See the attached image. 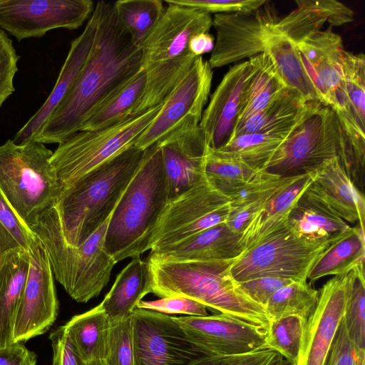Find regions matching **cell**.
<instances>
[{
  "instance_id": "1",
  "label": "cell",
  "mask_w": 365,
  "mask_h": 365,
  "mask_svg": "<svg viewBox=\"0 0 365 365\" xmlns=\"http://www.w3.org/2000/svg\"><path fill=\"white\" fill-rule=\"evenodd\" d=\"M96 38L78 78L30 140L61 143L142 69V51L119 21L113 2L100 1Z\"/></svg>"
},
{
  "instance_id": "2",
  "label": "cell",
  "mask_w": 365,
  "mask_h": 365,
  "mask_svg": "<svg viewBox=\"0 0 365 365\" xmlns=\"http://www.w3.org/2000/svg\"><path fill=\"white\" fill-rule=\"evenodd\" d=\"M169 200L161 150L156 143L145 150L137 172L110 215L104 246L116 262L151 249Z\"/></svg>"
},
{
  "instance_id": "3",
  "label": "cell",
  "mask_w": 365,
  "mask_h": 365,
  "mask_svg": "<svg viewBox=\"0 0 365 365\" xmlns=\"http://www.w3.org/2000/svg\"><path fill=\"white\" fill-rule=\"evenodd\" d=\"M165 2L168 7L140 47L145 87L130 115L163 103L198 57L190 50L191 38L212 26L207 12Z\"/></svg>"
},
{
  "instance_id": "4",
  "label": "cell",
  "mask_w": 365,
  "mask_h": 365,
  "mask_svg": "<svg viewBox=\"0 0 365 365\" xmlns=\"http://www.w3.org/2000/svg\"><path fill=\"white\" fill-rule=\"evenodd\" d=\"M232 260L173 262L148 257L151 293L160 298L187 297L220 314L267 329L270 319L264 307L245 294L229 273Z\"/></svg>"
},
{
  "instance_id": "5",
  "label": "cell",
  "mask_w": 365,
  "mask_h": 365,
  "mask_svg": "<svg viewBox=\"0 0 365 365\" xmlns=\"http://www.w3.org/2000/svg\"><path fill=\"white\" fill-rule=\"evenodd\" d=\"M145 150L134 145L96 167L53 206L66 242L78 247L111 215L137 172Z\"/></svg>"
},
{
  "instance_id": "6",
  "label": "cell",
  "mask_w": 365,
  "mask_h": 365,
  "mask_svg": "<svg viewBox=\"0 0 365 365\" xmlns=\"http://www.w3.org/2000/svg\"><path fill=\"white\" fill-rule=\"evenodd\" d=\"M110 217L78 247L64 240L53 206L30 228L47 252L53 276L77 302L86 303L98 297L117 263L104 246Z\"/></svg>"
},
{
  "instance_id": "7",
  "label": "cell",
  "mask_w": 365,
  "mask_h": 365,
  "mask_svg": "<svg viewBox=\"0 0 365 365\" xmlns=\"http://www.w3.org/2000/svg\"><path fill=\"white\" fill-rule=\"evenodd\" d=\"M53 153L43 143L35 140L16 144L9 139L0 145V190L29 228L61 195V185L50 163Z\"/></svg>"
},
{
  "instance_id": "8",
  "label": "cell",
  "mask_w": 365,
  "mask_h": 365,
  "mask_svg": "<svg viewBox=\"0 0 365 365\" xmlns=\"http://www.w3.org/2000/svg\"><path fill=\"white\" fill-rule=\"evenodd\" d=\"M162 105L102 129L79 130L59 143L50 163L61 195L92 170L134 145Z\"/></svg>"
},
{
  "instance_id": "9",
  "label": "cell",
  "mask_w": 365,
  "mask_h": 365,
  "mask_svg": "<svg viewBox=\"0 0 365 365\" xmlns=\"http://www.w3.org/2000/svg\"><path fill=\"white\" fill-rule=\"evenodd\" d=\"M351 229L334 238L314 241L300 236L288 223L233 259L229 273L237 282L263 277L307 280L319 257Z\"/></svg>"
},
{
  "instance_id": "10",
  "label": "cell",
  "mask_w": 365,
  "mask_h": 365,
  "mask_svg": "<svg viewBox=\"0 0 365 365\" xmlns=\"http://www.w3.org/2000/svg\"><path fill=\"white\" fill-rule=\"evenodd\" d=\"M341 139L333 108L319 101L310 102L264 170L282 177L311 173L324 162L339 157Z\"/></svg>"
},
{
  "instance_id": "11",
  "label": "cell",
  "mask_w": 365,
  "mask_h": 365,
  "mask_svg": "<svg viewBox=\"0 0 365 365\" xmlns=\"http://www.w3.org/2000/svg\"><path fill=\"white\" fill-rule=\"evenodd\" d=\"M230 210L227 196L203 175L188 190L169 200L154 234L151 252L225 223Z\"/></svg>"
},
{
  "instance_id": "12",
  "label": "cell",
  "mask_w": 365,
  "mask_h": 365,
  "mask_svg": "<svg viewBox=\"0 0 365 365\" xmlns=\"http://www.w3.org/2000/svg\"><path fill=\"white\" fill-rule=\"evenodd\" d=\"M93 10L91 0H0V28L21 41L56 29H76Z\"/></svg>"
},
{
  "instance_id": "13",
  "label": "cell",
  "mask_w": 365,
  "mask_h": 365,
  "mask_svg": "<svg viewBox=\"0 0 365 365\" xmlns=\"http://www.w3.org/2000/svg\"><path fill=\"white\" fill-rule=\"evenodd\" d=\"M131 317L134 365H188L205 355L172 316L136 307Z\"/></svg>"
},
{
  "instance_id": "14",
  "label": "cell",
  "mask_w": 365,
  "mask_h": 365,
  "mask_svg": "<svg viewBox=\"0 0 365 365\" xmlns=\"http://www.w3.org/2000/svg\"><path fill=\"white\" fill-rule=\"evenodd\" d=\"M29 255L27 278L14 317V343H23L48 331L58 312L54 276L40 240Z\"/></svg>"
},
{
  "instance_id": "15",
  "label": "cell",
  "mask_w": 365,
  "mask_h": 365,
  "mask_svg": "<svg viewBox=\"0 0 365 365\" xmlns=\"http://www.w3.org/2000/svg\"><path fill=\"white\" fill-rule=\"evenodd\" d=\"M212 69L198 56L185 76L164 101L153 120L134 143L145 150L159 142L188 119L200 121L210 96Z\"/></svg>"
},
{
  "instance_id": "16",
  "label": "cell",
  "mask_w": 365,
  "mask_h": 365,
  "mask_svg": "<svg viewBox=\"0 0 365 365\" xmlns=\"http://www.w3.org/2000/svg\"><path fill=\"white\" fill-rule=\"evenodd\" d=\"M205 355H230L269 347L267 329L223 314L173 317Z\"/></svg>"
},
{
  "instance_id": "17",
  "label": "cell",
  "mask_w": 365,
  "mask_h": 365,
  "mask_svg": "<svg viewBox=\"0 0 365 365\" xmlns=\"http://www.w3.org/2000/svg\"><path fill=\"white\" fill-rule=\"evenodd\" d=\"M357 271L334 276L319 290L317 307L307 320L295 365H323L344 317Z\"/></svg>"
},
{
  "instance_id": "18",
  "label": "cell",
  "mask_w": 365,
  "mask_h": 365,
  "mask_svg": "<svg viewBox=\"0 0 365 365\" xmlns=\"http://www.w3.org/2000/svg\"><path fill=\"white\" fill-rule=\"evenodd\" d=\"M277 20L269 9L215 14L216 40L208 61L212 69L263 53L266 37Z\"/></svg>"
},
{
  "instance_id": "19",
  "label": "cell",
  "mask_w": 365,
  "mask_h": 365,
  "mask_svg": "<svg viewBox=\"0 0 365 365\" xmlns=\"http://www.w3.org/2000/svg\"><path fill=\"white\" fill-rule=\"evenodd\" d=\"M296 45L319 101L331 108L345 103L342 86L345 50L341 36L329 26Z\"/></svg>"
},
{
  "instance_id": "20",
  "label": "cell",
  "mask_w": 365,
  "mask_h": 365,
  "mask_svg": "<svg viewBox=\"0 0 365 365\" xmlns=\"http://www.w3.org/2000/svg\"><path fill=\"white\" fill-rule=\"evenodd\" d=\"M252 71L250 60L230 67L211 95L199 123L208 147L218 149L232 139L244 88Z\"/></svg>"
},
{
  "instance_id": "21",
  "label": "cell",
  "mask_w": 365,
  "mask_h": 365,
  "mask_svg": "<svg viewBox=\"0 0 365 365\" xmlns=\"http://www.w3.org/2000/svg\"><path fill=\"white\" fill-rule=\"evenodd\" d=\"M312 182L307 187L344 221L364 229V196L354 185L339 157L330 159L309 173Z\"/></svg>"
},
{
  "instance_id": "22",
  "label": "cell",
  "mask_w": 365,
  "mask_h": 365,
  "mask_svg": "<svg viewBox=\"0 0 365 365\" xmlns=\"http://www.w3.org/2000/svg\"><path fill=\"white\" fill-rule=\"evenodd\" d=\"M97 24L98 12L94 7L83 32L71 42L68 53L51 93L38 111L16 133L12 140L16 144H23L30 140L71 89L92 49Z\"/></svg>"
},
{
  "instance_id": "23",
  "label": "cell",
  "mask_w": 365,
  "mask_h": 365,
  "mask_svg": "<svg viewBox=\"0 0 365 365\" xmlns=\"http://www.w3.org/2000/svg\"><path fill=\"white\" fill-rule=\"evenodd\" d=\"M311 182L310 174L306 173L291 176L278 188L242 233L240 255L288 224L292 209Z\"/></svg>"
},
{
  "instance_id": "24",
  "label": "cell",
  "mask_w": 365,
  "mask_h": 365,
  "mask_svg": "<svg viewBox=\"0 0 365 365\" xmlns=\"http://www.w3.org/2000/svg\"><path fill=\"white\" fill-rule=\"evenodd\" d=\"M241 235L224 223L204 230L179 243L150 252L148 257L160 261H227L240 255Z\"/></svg>"
},
{
  "instance_id": "25",
  "label": "cell",
  "mask_w": 365,
  "mask_h": 365,
  "mask_svg": "<svg viewBox=\"0 0 365 365\" xmlns=\"http://www.w3.org/2000/svg\"><path fill=\"white\" fill-rule=\"evenodd\" d=\"M297 7L273 25L275 31L297 44L322 31L326 23L338 26L354 21V11L335 0H297Z\"/></svg>"
},
{
  "instance_id": "26",
  "label": "cell",
  "mask_w": 365,
  "mask_h": 365,
  "mask_svg": "<svg viewBox=\"0 0 365 365\" xmlns=\"http://www.w3.org/2000/svg\"><path fill=\"white\" fill-rule=\"evenodd\" d=\"M309 103L298 93L285 88L265 108L237 124L232 139L240 135L256 133L287 138Z\"/></svg>"
},
{
  "instance_id": "27",
  "label": "cell",
  "mask_w": 365,
  "mask_h": 365,
  "mask_svg": "<svg viewBox=\"0 0 365 365\" xmlns=\"http://www.w3.org/2000/svg\"><path fill=\"white\" fill-rule=\"evenodd\" d=\"M29 268V255L21 248L0 255V347L14 343V317Z\"/></svg>"
},
{
  "instance_id": "28",
  "label": "cell",
  "mask_w": 365,
  "mask_h": 365,
  "mask_svg": "<svg viewBox=\"0 0 365 365\" xmlns=\"http://www.w3.org/2000/svg\"><path fill=\"white\" fill-rule=\"evenodd\" d=\"M151 285L148 262L140 256L133 257L118 274L100 304L112 322L125 319L131 315L138 303L151 293Z\"/></svg>"
},
{
  "instance_id": "29",
  "label": "cell",
  "mask_w": 365,
  "mask_h": 365,
  "mask_svg": "<svg viewBox=\"0 0 365 365\" xmlns=\"http://www.w3.org/2000/svg\"><path fill=\"white\" fill-rule=\"evenodd\" d=\"M288 223L300 236L314 241L336 237L351 227L307 190L292 209Z\"/></svg>"
},
{
  "instance_id": "30",
  "label": "cell",
  "mask_w": 365,
  "mask_h": 365,
  "mask_svg": "<svg viewBox=\"0 0 365 365\" xmlns=\"http://www.w3.org/2000/svg\"><path fill=\"white\" fill-rule=\"evenodd\" d=\"M264 52L270 58L287 88L298 93L307 102H320L300 59L297 45L275 31L273 26L266 37Z\"/></svg>"
},
{
  "instance_id": "31",
  "label": "cell",
  "mask_w": 365,
  "mask_h": 365,
  "mask_svg": "<svg viewBox=\"0 0 365 365\" xmlns=\"http://www.w3.org/2000/svg\"><path fill=\"white\" fill-rule=\"evenodd\" d=\"M65 327L75 349L85 362L105 359L112 321L100 304L75 315Z\"/></svg>"
},
{
  "instance_id": "32",
  "label": "cell",
  "mask_w": 365,
  "mask_h": 365,
  "mask_svg": "<svg viewBox=\"0 0 365 365\" xmlns=\"http://www.w3.org/2000/svg\"><path fill=\"white\" fill-rule=\"evenodd\" d=\"M364 229L356 225L346 235L330 245L314 264L307 279L312 284L325 276L341 275L364 269Z\"/></svg>"
},
{
  "instance_id": "33",
  "label": "cell",
  "mask_w": 365,
  "mask_h": 365,
  "mask_svg": "<svg viewBox=\"0 0 365 365\" xmlns=\"http://www.w3.org/2000/svg\"><path fill=\"white\" fill-rule=\"evenodd\" d=\"M249 60L252 71L244 88L237 125L262 110L287 88L266 53Z\"/></svg>"
},
{
  "instance_id": "34",
  "label": "cell",
  "mask_w": 365,
  "mask_h": 365,
  "mask_svg": "<svg viewBox=\"0 0 365 365\" xmlns=\"http://www.w3.org/2000/svg\"><path fill=\"white\" fill-rule=\"evenodd\" d=\"M333 110L341 130L339 158L354 186L364 194L365 129L359 124L347 105Z\"/></svg>"
},
{
  "instance_id": "35",
  "label": "cell",
  "mask_w": 365,
  "mask_h": 365,
  "mask_svg": "<svg viewBox=\"0 0 365 365\" xmlns=\"http://www.w3.org/2000/svg\"><path fill=\"white\" fill-rule=\"evenodd\" d=\"M145 82L142 68L91 114L81 130L102 129L128 118L142 97Z\"/></svg>"
},
{
  "instance_id": "36",
  "label": "cell",
  "mask_w": 365,
  "mask_h": 365,
  "mask_svg": "<svg viewBox=\"0 0 365 365\" xmlns=\"http://www.w3.org/2000/svg\"><path fill=\"white\" fill-rule=\"evenodd\" d=\"M257 171L220 149L207 148L203 161L204 175L226 195L247 182Z\"/></svg>"
},
{
  "instance_id": "37",
  "label": "cell",
  "mask_w": 365,
  "mask_h": 365,
  "mask_svg": "<svg viewBox=\"0 0 365 365\" xmlns=\"http://www.w3.org/2000/svg\"><path fill=\"white\" fill-rule=\"evenodd\" d=\"M113 4L119 21L138 48L141 47L165 11L160 0H119Z\"/></svg>"
},
{
  "instance_id": "38",
  "label": "cell",
  "mask_w": 365,
  "mask_h": 365,
  "mask_svg": "<svg viewBox=\"0 0 365 365\" xmlns=\"http://www.w3.org/2000/svg\"><path fill=\"white\" fill-rule=\"evenodd\" d=\"M318 298L319 290L307 280L294 281L277 290L264 309L270 320L296 315L307 322L317 307Z\"/></svg>"
},
{
  "instance_id": "39",
  "label": "cell",
  "mask_w": 365,
  "mask_h": 365,
  "mask_svg": "<svg viewBox=\"0 0 365 365\" xmlns=\"http://www.w3.org/2000/svg\"><path fill=\"white\" fill-rule=\"evenodd\" d=\"M285 138L274 135L247 133L233 138L218 149L236 157L256 170H264Z\"/></svg>"
},
{
  "instance_id": "40",
  "label": "cell",
  "mask_w": 365,
  "mask_h": 365,
  "mask_svg": "<svg viewBox=\"0 0 365 365\" xmlns=\"http://www.w3.org/2000/svg\"><path fill=\"white\" fill-rule=\"evenodd\" d=\"M306 321L291 315L271 319L267 334V346L295 365L301 348Z\"/></svg>"
},
{
  "instance_id": "41",
  "label": "cell",
  "mask_w": 365,
  "mask_h": 365,
  "mask_svg": "<svg viewBox=\"0 0 365 365\" xmlns=\"http://www.w3.org/2000/svg\"><path fill=\"white\" fill-rule=\"evenodd\" d=\"M342 86L346 105L365 129V56L344 51Z\"/></svg>"
},
{
  "instance_id": "42",
  "label": "cell",
  "mask_w": 365,
  "mask_h": 365,
  "mask_svg": "<svg viewBox=\"0 0 365 365\" xmlns=\"http://www.w3.org/2000/svg\"><path fill=\"white\" fill-rule=\"evenodd\" d=\"M343 319L349 337L359 349L365 350V279L359 271L351 287Z\"/></svg>"
},
{
  "instance_id": "43",
  "label": "cell",
  "mask_w": 365,
  "mask_h": 365,
  "mask_svg": "<svg viewBox=\"0 0 365 365\" xmlns=\"http://www.w3.org/2000/svg\"><path fill=\"white\" fill-rule=\"evenodd\" d=\"M290 177H282L263 170L257 171L247 182L227 195L230 209L270 197Z\"/></svg>"
},
{
  "instance_id": "44",
  "label": "cell",
  "mask_w": 365,
  "mask_h": 365,
  "mask_svg": "<svg viewBox=\"0 0 365 365\" xmlns=\"http://www.w3.org/2000/svg\"><path fill=\"white\" fill-rule=\"evenodd\" d=\"M106 365H134L133 324L131 315L123 320L112 322Z\"/></svg>"
},
{
  "instance_id": "45",
  "label": "cell",
  "mask_w": 365,
  "mask_h": 365,
  "mask_svg": "<svg viewBox=\"0 0 365 365\" xmlns=\"http://www.w3.org/2000/svg\"><path fill=\"white\" fill-rule=\"evenodd\" d=\"M188 365H291L284 357L267 347L255 351L230 355H202Z\"/></svg>"
},
{
  "instance_id": "46",
  "label": "cell",
  "mask_w": 365,
  "mask_h": 365,
  "mask_svg": "<svg viewBox=\"0 0 365 365\" xmlns=\"http://www.w3.org/2000/svg\"><path fill=\"white\" fill-rule=\"evenodd\" d=\"M323 365H365V350L357 348L352 343L343 318Z\"/></svg>"
},
{
  "instance_id": "47",
  "label": "cell",
  "mask_w": 365,
  "mask_h": 365,
  "mask_svg": "<svg viewBox=\"0 0 365 365\" xmlns=\"http://www.w3.org/2000/svg\"><path fill=\"white\" fill-rule=\"evenodd\" d=\"M172 4L211 14L247 13L259 9L265 0H168Z\"/></svg>"
},
{
  "instance_id": "48",
  "label": "cell",
  "mask_w": 365,
  "mask_h": 365,
  "mask_svg": "<svg viewBox=\"0 0 365 365\" xmlns=\"http://www.w3.org/2000/svg\"><path fill=\"white\" fill-rule=\"evenodd\" d=\"M19 59L11 39L0 29V108L15 91L13 80L18 71Z\"/></svg>"
},
{
  "instance_id": "49",
  "label": "cell",
  "mask_w": 365,
  "mask_h": 365,
  "mask_svg": "<svg viewBox=\"0 0 365 365\" xmlns=\"http://www.w3.org/2000/svg\"><path fill=\"white\" fill-rule=\"evenodd\" d=\"M137 308L163 313L165 314H185L187 316H207V307L187 297H167L154 301H140Z\"/></svg>"
},
{
  "instance_id": "50",
  "label": "cell",
  "mask_w": 365,
  "mask_h": 365,
  "mask_svg": "<svg viewBox=\"0 0 365 365\" xmlns=\"http://www.w3.org/2000/svg\"><path fill=\"white\" fill-rule=\"evenodd\" d=\"M0 222L19 245L29 254L36 247L39 240L14 212L0 190Z\"/></svg>"
},
{
  "instance_id": "51",
  "label": "cell",
  "mask_w": 365,
  "mask_h": 365,
  "mask_svg": "<svg viewBox=\"0 0 365 365\" xmlns=\"http://www.w3.org/2000/svg\"><path fill=\"white\" fill-rule=\"evenodd\" d=\"M294 281L296 280L287 278L263 277L237 283L245 294L264 307L269 298L277 290Z\"/></svg>"
},
{
  "instance_id": "52",
  "label": "cell",
  "mask_w": 365,
  "mask_h": 365,
  "mask_svg": "<svg viewBox=\"0 0 365 365\" xmlns=\"http://www.w3.org/2000/svg\"><path fill=\"white\" fill-rule=\"evenodd\" d=\"M53 349L52 365H87L78 354L64 325L54 329L49 335Z\"/></svg>"
},
{
  "instance_id": "53",
  "label": "cell",
  "mask_w": 365,
  "mask_h": 365,
  "mask_svg": "<svg viewBox=\"0 0 365 365\" xmlns=\"http://www.w3.org/2000/svg\"><path fill=\"white\" fill-rule=\"evenodd\" d=\"M36 354L23 343H13L0 347V365H36Z\"/></svg>"
},
{
  "instance_id": "54",
  "label": "cell",
  "mask_w": 365,
  "mask_h": 365,
  "mask_svg": "<svg viewBox=\"0 0 365 365\" xmlns=\"http://www.w3.org/2000/svg\"><path fill=\"white\" fill-rule=\"evenodd\" d=\"M190 51L195 56L210 52L214 48V38L209 33H202L194 36L189 44Z\"/></svg>"
},
{
  "instance_id": "55",
  "label": "cell",
  "mask_w": 365,
  "mask_h": 365,
  "mask_svg": "<svg viewBox=\"0 0 365 365\" xmlns=\"http://www.w3.org/2000/svg\"><path fill=\"white\" fill-rule=\"evenodd\" d=\"M16 248L21 247L0 222V255Z\"/></svg>"
},
{
  "instance_id": "56",
  "label": "cell",
  "mask_w": 365,
  "mask_h": 365,
  "mask_svg": "<svg viewBox=\"0 0 365 365\" xmlns=\"http://www.w3.org/2000/svg\"><path fill=\"white\" fill-rule=\"evenodd\" d=\"M87 365H106L103 360H96L88 363Z\"/></svg>"
}]
</instances>
